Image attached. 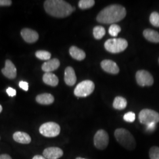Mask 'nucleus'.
Wrapping results in <instances>:
<instances>
[{
  "mask_svg": "<svg viewBox=\"0 0 159 159\" xmlns=\"http://www.w3.org/2000/svg\"><path fill=\"white\" fill-rule=\"evenodd\" d=\"M126 16V10L123 6L111 5L104 8L97 16V21L102 24H113L122 20Z\"/></svg>",
  "mask_w": 159,
  "mask_h": 159,
  "instance_id": "f257e3e1",
  "label": "nucleus"
},
{
  "mask_svg": "<svg viewBox=\"0 0 159 159\" xmlns=\"http://www.w3.org/2000/svg\"><path fill=\"white\" fill-rule=\"evenodd\" d=\"M44 9L51 16L57 18H64L70 16L75 8L62 0H47L44 2Z\"/></svg>",
  "mask_w": 159,
  "mask_h": 159,
  "instance_id": "f03ea898",
  "label": "nucleus"
},
{
  "mask_svg": "<svg viewBox=\"0 0 159 159\" xmlns=\"http://www.w3.org/2000/svg\"><path fill=\"white\" fill-rule=\"evenodd\" d=\"M114 136L120 145L127 150H133L136 146L134 137L129 131L125 129L120 128L116 129L114 132Z\"/></svg>",
  "mask_w": 159,
  "mask_h": 159,
  "instance_id": "7ed1b4c3",
  "label": "nucleus"
},
{
  "mask_svg": "<svg viewBox=\"0 0 159 159\" xmlns=\"http://www.w3.org/2000/svg\"><path fill=\"white\" fill-rule=\"evenodd\" d=\"M127 46V41L123 39H109L104 43V47L106 50L114 54L125 51Z\"/></svg>",
  "mask_w": 159,
  "mask_h": 159,
  "instance_id": "20e7f679",
  "label": "nucleus"
},
{
  "mask_svg": "<svg viewBox=\"0 0 159 159\" xmlns=\"http://www.w3.org/2000/svg\"><path fill=\"white\" fill-rule=\"evenodd\" d=\"M95 85L90 80H85L80 83L74 90V94L78 97H85L93 92Z\"/></svg>",
  "mask_w": 159,
  "mask_h": 159,
  "instance_id": "39448f33",
  "label": "nucleus"
},
{
  "mask_svg": "<svg viewBox=\"0 0 159 159\" xmlns=\"http://www.w3.org/2000/svg\"><path fill=\"white\" fill-rule=\"evenodd\" d=\"M140 122L145 125L159 122V114L150 109H143L139 115Z\"/></svg>",
  "mask_w": 159,
  "mask_h": 159,
  "instance_id": "423d86ee",
  "label": "nucleus"
},
{
  "mask_svg": "<svg viewBox=\"0 0 159 159\" xmlns=\"http://www.w3.org/2000/svg\"><path fill=\"white\" fill-rule=\"evenodd\" d=\"M60 127L56 123L47 122L40 126L39 131L40 134L47 137H54L59 135L60 133Z\"/></svg>",
  "mask_w": 159,
  "mask_h": 159,
  "instance_id": "0eeeda50",
  "label": "nucleus"
},
{
  "mask_svg": "<svg viewBox=\"0 0 159 159\" xmlns=\"http://www.w3.org/2000/svg\"><path fill=\"white\" fill-rule=\"evenodd\" d=\"M108 143V133L102 129L97 131L94 137V146L98 150H104L107 147Z\"/></svg>",
  "mask_w": 159,
  "mask_h": 159,
  "instance_id": "6e6552de",
  "label": "nucleus"
},
{
  "mask_svg": "<svg viewBox=\"0 0 159 159\" xmlns=\"http://www.w3.org/2000/svg\"><path fill=\"white\" fill-rule=\"evenodd\" d=\"M136 78L137 83L140 86H151L153 84V76L149 72L146 70L138 71L136 73Z\"/></svg>",
  "mask_w": 159,
  "mask_h": 159,
  "instance_id": "1a4fd4ad",
  "label": "nucleus"
},
{
  "mask_svg": "<svg viewBox=\"0 0 159 159\" xmlns=\"http://www.w3.org/2000/svg\"><path fill=\"white\" fill-rule=\"evenodd\" d=\"M43 156L46 159H58L63 156V151L60 148L51 147L44 149Z\"/></svg>",
  "mask_w": 159,
  "mask_h": 159,
  "instance_id": "9d476101",
  "label": "nucleus"
},
{
  "mask_svg": "<svg viewBox=\"0 0 159 159\" xmlns=\"http://www.w3.org/2000/svg\"><path fill=\"white\" fill-rule=\"evenodd\" d=\"M2 74L9 79H14L17 76V68L10 60H7L6 66L2 69Z\"/></svg>",
  "mask_w": 159,
  "mask_h": 159,
  "instance_id": "9b49d317",
  "label": "nucleus"
},
{
  "mask_svg": "<svg viewBox=\"0 0 159 159\" xmlns=\"http://www.w3.org/2000/svg\"><path fill=\"white\" fill-rule=\"evenodd\" d=\"M101 67L104 71L110 74L119 73L120 70L117 64L110 60H104L101 63Z\"/></svg>",
  "mask_w": 159,
  "mask_h": 159,
  "instance_id": "f8f14e48",
  "label": "nucleus"
},
{
  "mask_svg": "<svg viewBox=\"0 0 159 159\" xmlns=\"http://www.w3.org/2000/svg\"><path fill=\"white\" fill-rule=\"evenodd\" d=\"M23 39L28 43H34L36 42L39 37V34L31 29H24L21 31Z\"/></svg>",
  "mask_w": 159,
  "mask_h": 159,
  "instance_id": "ddd939ff",
  "label": "nucleus"
},
{
  "mask_svg": "<svg viewBox=\"0 0 159 159\" xmlns=\"http://www.w3.org/2000/svg\"><path fill=\"white\" fill-rule=\"evenodd\" d=\"M64 81L67 85L73 86L77 81V78L74 70L71 67H68L65 70Z\"/></svg>",
  "mask_w": 159,
  "mask_h": 159,
  "instance_id": "4468645a",
  "label": "nucleus"
},
{
  "mask_svg": "<svg viewBox=\"0 0 159 159\" xmlns=\"http://www.w3.org/2000/svg\"><path fill=\"white\" fill-rule=\"evenodd\" d=\"M60 65V61L57 58H53L48 60L42 66V70L46 73H51L56 70Z\"/></svg>",
  "mask_w": 159,
  "mask_h": 159,
  "instance_id": "2eb2a0df",
  "label": "nucleus"
},
{
  "mask_svg": "<svg viewBox=\"0 0 159 159\" xmlns=\"http://www.w3.org/2000/svg\"><path fill=\"white\" fill-rule=\"evenodd\" d=\"M14 140L21 144H29L31 142V137L25 132L17 131L13 134Z\"/></svg>",
  "mask_w": 159,
  "mask_h": 159,
  "instance_id": "dca6fc26",
  "label": "nucleus"
},
{
  "mask_svg": "<svg viewBox=\"0 0 159 159\" xmlns=\"http://www.w3.org/2000/svg\"><path fill=\"white\" fill-rule=\"evenodd\" d=\"M36 101L38 103L43 105H49L53 103L54 98L49 93H43L36 97Z\"/></svg>",
  "mask_w": 159,
  "mask_h": 159,
  "instance_id": "f3484780",
  "label": "nucleus"
},
{
  "mask_svg": "<svg viewBox=\"0 0 159 159\" xmlns=\"http://www.w3.org/2000/svg\"><path fill=\"white\" fill-rule=\"evenodd\" d=\"M143 35L146 40L152 42L159 43V33L151 29H146L143 31Z\"/></svg>",
  "mask_w": 159,
  "mask_h": 159,
  "instance_id": "a211bd4d",
  "label": "nucleus"
},
{
  "mask_svg": "<svg viewBox=\"0 0 159 159\" xmlns=\"http://www.w3.org/2000/svg\"><path fill=\"white\" fill-rule=\"evenodd\" d=\"M70 54L75 60L81 61L85 58V52L75 46H72L70 48Z\"/></svg>",
  "mask_w": 159,
  "mask_h": 159,
  "instance_id": "6ab92c4d",
  "label": "nucleus"
},
{
  "mask_svg": "<svg viewBox=\"0 0 159 159\" xmlns=\"http://www.w3.org/2000/svg\"><path fill=\"white\" fill-rule=\"evenodd\" d=\"M43 80L44 83L52 87H56L58 84V79L57 76L51 73H46L43 75Z\"/></svg>",
  "mask_w": 159,
  "mask_h": 159,
  "instance_id": "aec40b11",
  "label": "nucleus"
},
{
  "mask_svg": "<svg viewBox=\"0 0 159 159\" xmlns=\"http://www.w3.org/2000/svg\"><path fill=\"white\" fill-rule=\"evenodd\" d=\"M127 105V102L126 99L123 97H116L114 100L113 106L114 108L116 110H123L126 107Z\"/></svg>",
  "mask_w": 159,
  "mask_h": 159,
  "instance_id": "412c9836",
  "label": "nucleus"
},
{
  "mask_svg": "<svg viewBox=\"0 0 159 159\" xmlns=\"http://www.w3.org/2000/svg\"><path fill=\"white\" fill-rule=\"evenodd\" d=\"M106 34L105 29L102 26H96L93 29L94 37L97 40H100Z\"/></svg>",
  "mask_w": 159,
  "mask_h": 159,
  "instance_id": "4be33fe9",
  "label": "nucleus"
},
{
  "mask_svg": "<svg viewBox=\"0 0 159 159\" xmlns=\"http://www.w3.org/2000/svg\"><path fill=\"white\" fill-rule=\"evenodd\" d=\"M95 1L94 0H81L79 2V7L82 10L90 8L94 5Z\"/></svg>",
  "mask_w": 159,
  "mask_h": 159,
  "instance_id": "5701e85b",
  "label": "nucleus"
},
{
  "mask_svg": "<svg viewBox=\"0 0 159 159\" xmlns=\"http://www.w3.org/2000/svg\"><path fill=\"white\" fill-rule=\"evenodd\" d=\"M35 56L40 60H49L51 58V54L48 51L39 50L35 52Z\"/></svg>",
  "mask_w": 159,
  "mask_h": 159,
  "instance_id": "b1692460",
  "label": "nucleus"
},
{
  "mask_svg": "<svg viewBox=\"0 0 159 159\" xmlns=\"http://www.w3.org/2000/svg\"><path fill=\"white\" fill-rule=\"evenodd\" d=\"M150 22L156 27H159V13L153 12L150 16Z\"/></svg>",
  "mask_w": 159,
  "mask_h": 159,
  "instance_id": "393cba45",
  "label": "nucleus"
},
{
  "mask_svg": "<svg viewBox=\"0 0 159 159\" xmlns=\"http://www.w3.org/2000/svg\"><path fill=\"white\" fill-rule=\"evenodd\" d=\"M121 31V28L119 25L113 24L110 25L108 29V33L113 37H116Z\"/></svg>",
  "mask_w": 159,
  "mask_h": 159,
  "instance_id": "a878e982",
  "label": "nucleus"
},
{
  "mask_svg": "<svg viewBox=\"0 0 159 159\" xmlns=\"http://www.w3.org/2000/svg\"><path fill=\"white\" fill-rule=\"evenodd\" d=\"M149 156L150 159H159V148L153 146L150 148L149 151Z\"/></svg>",
  "mask_w": 159,
  "mask_h": 159,
  "instance_id": "bb28decb",
  "label": "nucleus"
},
{
  "mask_svg": "<svg viewBox=\"0 0 159 159\" xmlns=\"http://www.w3.org/2000/svg\"><path fill=\"white\" fill-rule=\"evenodd\" d=\"M123 119L127 122L132 123V122H134L136 119V115L133 112L130 111L125 114Z\"/></svg>",
  "mask_w": 159,
  "mask_h": 159,
  "instance_id": "cd10ccee",
  "label": "nucleus"
},
{
  "mask_svg": "<svg viewBox=\"0 0 159 159\" xmlns=\"http://www.w3.org/2000/svg\"><path fill=\"white\" fill-rule=\"evenodd\" d=\"M19 86L24 91H27L29 90V83L27 82L21 81L19 83Z\"/></svg>",
  "mask_w": 159,
  "mask_h": 159,
  "instance_id": "c85d7f7f",
  "label": "nucleus"
},
{
  "mask_svg": "<svg viewBox=\"0 0 159 159\" xmlns=\"http://www.w3.org/2000/svg\"><path fill=\"white\" fill-rule=\"evenodd\" d=\"M6 92L8 94V95L9 96L14 97L16 95V90L14 89H12L11 87H8L7 90H6Z\"/></svg>",
  "mask_w": 159,
  "mask_h": 159,
  "instance_id": "c756f323",
  "label": "nucleus"
},
{
  "mask_svg": "<svg viewBox=\"0 0 159 159\" xmlns=\"http://www.w3.org/2000/svg\"><path fill=\"white\" fill-rule=\"evenodd\" d=\"M11 0H0V7L2 6H10L11 5Z\"/></svg>",
  "mask_w": 159,
  "mask_h": 159,
  "instance_id": "7c9ffc66",
  "label": "nucleus"
},
{
  "mask_svg": "<svg viewBox=\"0 0 159 159\" xmlns=\"http://www.w3.org/2000/svg\"><path fill=\"white\" fill-rule=\"evenodd\" d=\"M156 127V123H151V124L146 125V129H147V130L149 131H152L155 130Z\"/></svg>",
  "mask_w": 159,
  "mask_h": 159,
  "instance_id": "2f4dec72",
  "label": "nucleus"
},
{
  "mask_svg": "<svg viewBox=\"0 0 159 159\" xmlns=\"http://www.w3.org/2000/svg\"><path fill=\"white\" fill-rule=\"evenodd\" d=\"M0 159H12V158L8 154H4L0 155Z\"/></svg>",
  "mask_w": 159,
  "mask_h": 159,
  "instance_id": "473e14b6",
  "label": "nucleus"
},
{
  "mask_svg": "<svg viewBox=\"0 0 159 159\" xmlns=\"http://www.w3.org/2000/svg\"><path fill=\"white\" fill-rule=\"evenodd\" d=\"M33 159H46L44 156H40V155H36L35 156Z\"/></svg>",
  "mask_w": 159,
  "mask_h": 159,
  "instance_id": "72a5a7b5",
  "label": "nucleus"
},
{
  "mask_svg": "<svg viewBox=\"0 0 159 159\" xmlns=\"http://www.w3.org/2000/svg\"><path fill=\"white\" fill-rule=\"evenodd\" d=\"M2 110V106H1V105L0 104V113H1Z\"/></svg>",
  "mask_w": 159,
  "mask_h": 159,
  "instance_id": "f704fd0d",
  "label": "nucleus"
},
{
  "mask_svg": "<svg viewBox=\"0 0 159 159\" xmlns=\"http://www.w3.org/2000/svg\"><path fill=\"white\" fill-rule=\"evenodd\" d=\"M75 159H84V158H82V157H77Z\"/></svg>",
  "mask_w": 159,
  "mask_h": 159,
  "instance_id": "c9c22d12",
  "label": "nucleus"
},
{
  "mask_svg": "<svg viewBox=\"0 0 159 159\" xmlns=\"http://www.w3.org/2000/svg\"></svg>",
  "mask_w": 159,
  "mask_h": 159,
  "instance_id": "e433bc0d",
  "label": "nucleus"
}]
</instances>
